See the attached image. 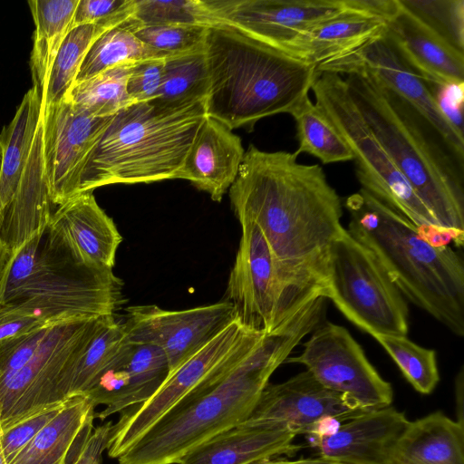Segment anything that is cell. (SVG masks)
Returning <instances> with one entry per match:
<instances>
[{"label":"cell","instance_id":"obj_39","mask_svg":"<svg viewBox=\"0 0 464 464\" xmlns=\"http://www.w3.org/2000/svg\"><path fill=\"white\" fill-rule=\"evenodd\" d=\"M401 3L463 52V0H401Z\"/></svg>","mask_w":464,"mask_h":464},{"label":"cell","instance_id":"obj_12","mask_svg":"<svg viewBox=\"0 0 464 464\" xmlns=\"http://www.w3.org/2000/svg\"><path fill=\"white\" fill-rule=\"evenodd\" d=\"M241 237L226 291L246 329L268 334L301 308L292 305L270 247L256 224L239 222Z\"/></svg>","mask_w":464,"mask_h":464},{"label":"cell","instance_id":"obj_31","mask_svg":"<svg viewBox=\"0 0 464 464\" xmlns=\"http://www.w3.org/2000/svg\"><path fill=\"white\" fill-rule=\"evenodd\" d=\"M127 337L122 323L106 315L71 369L67 399L84 395L117 358Z\"/></svg>","mask_w":464,"mask_h":464},{"label":"cell","instance_id":"obj_45","mask_svg":"<svg viewBox=\"0 0 464 464\" xmlns=\"http://www.w3.org/2000/svg\"><path fill=\"white\" fill-rule=\"evenodd\" d=\"M111 428V421L95 428L82 448L69 458L67 464H93L101 460L103 451L107 449Z\"/></svg>","mask_w":464,"mask_h":464},{"label":"cell","instance_id":"obj_42","mask_svg":"<svg viewBox=\"0 0 464 464\" xmlns=\"http://www.w3.org/2000/svg\"><path fill=\"white\" fill-rule=\"evenodd\" d=\"M166 59H148L136 63L127 82V92L133 102H147L158 98Z\"/></svg>","mask_w":464,"mask_h":464},{"label":"cell","instance_id":"obj_16","mask_svg":"<svg viewBox=\"0 0 464 464\" xmlns=\"http://www.w3.org/2000/svg\"><path fill=\"white\" fill-rule=\"evenodd\" d=\"M218 24L288 54L309 28L344 9L343 0H205Z\"/></svg>","mask_w":464,"mask_h":464},{"label":"cell","instance_id":"obj_43","mask_svg":"<svg viewBox=\"0 0 464 464\" xmlns=\"http://www.w3.org/2000/svg\"><path fill=\"white\" fill-rule=\"evenodd\" d=\"M132 14V0H79L72 28L111 20H128Z\"/></svg>","mask_w":464,"mask_h":464},{"label":"cell","instance_id":"obj_7","mask_svg":"<svg viewBox=\"0 0 464 464\" xmlns=\"http://www.w3.org/2000/svg\"><path fill=\"white\" fill-rule=\"evenodd\" d=\"M44 229L14 252L0 289V307L44 326L115 315L122 304L121 279L113 272L75 263L48 240Z\"/></svg>","mask_w":464,"mask_h":464},{"label":"cell","instance_id":"obj_15","mask_svg":"<svg viewBox=\"0 0 464 464\" xmlns=\"http://www.w3.org/2000/svg\"><path fill=\"white\" fill-rule=\"evenodd\" d=\"M236 319L232 304L225 299L179 311L154 304L130 306L122 324L130 343L152 344L164 352L171 373Z\"/></svg>","mask_w":464,"mask_h":464},{"label":"cell","instance_id":"obj_48","mask_svg":"<svg viewBox=\"0 0 464 464\" xmlns=\"http://www.w3.org/2000/svg\"><path fill=\"white\" fill-rule=\"evenodd\" d=\"M2 432H3V430H2L1 420H0V464H6L4 455H3V450H2Z\"/></svg>","mask_w":464,"mask_h":464},{"label":"cell","instance_id":"obj_4","mask_svg":"<svg viewBox=\"0 0 464 464\" xmlns=\"http://www.w3.org/2000/svg\"><path fill=\"white\" fill-rule=\"evenodd\" d=\"M349 233L380 261L401 295L464 336V264L450 246H434L401 214L366 190L345 199Z\"/></svg>","mask_w":464,"mask_h":464},{"label":"cell","instance_id":"obj_34","mask_svg":"<svg viewBox=\"0 0 464 464\" xmlns=\"http://www.w3.org/2000/svg\"><path fill=\"white\" fill-rule=\"evenodd\" d=\"M155 58L169 57L142 43L124 22L105 31L92 43L74 82L84 81L123 63Z\"/></svg>","mask_w":464,"mask_h":464},{"label":"cell","instance_id":"obj_50","mask_svg":"<svg viewBox=\"0 0 464 464\" xmlns=\"http://www.w3.org/2000/svg\"><path fill=\"white\" fill-rule=\"evenodd\" d=\"M93 464H101V460L95 461Z\"/></svg>","mask_w":464,"mask_h":464},{"label":"cell","instance_id":"obj_8","mask_svg":"<svg viewBox=\"0 0 464 464\" xmlns=\"http://www.w3.org/2000/svg\"><path fill=\"white\" fill-rule=\"evenodd\" d=\"M311 90L315 104L350 148L362 188L409 219L419 232L440 226L362 119L343 77L317 71Z\"/></svg>","mask_w":464,"mask_h":464},{"label":"cell","instance_id":"obj_19","mask_svg":"<svg viewBox=\"0 0 464 464\" xmlns=\"http://www.w3.org/2000/svg\"><path fill=\"white\" fill-rule=\"evenodd\" d=\"M44 232L48 240L75 263L112 272L122 237L92 192L77 195L60 205Z\"/></svg>","mask_w":464,"mask_h":464},{"label":"cell","instance_id":"obj_41","mask_svg":"<svg viewBox=\"0 0 464 464\" xmlns=\"http://www.w3.org/2000/svg\"><path fill=\"white\" fill-rule=\"evenodd\" d=\"M67 400L33 414L3 430L2 450L6 464H9L40 430L59 413Z\"/></svg>","mask_w":464,"mask_h":464},{"label":"cell","instance_id":"obj_40","mask_svg":"<svg viewBox=\"0 0 464 464\" xmlns=\"http://www.w3.org/2000/svg\"><path fill=\"white\" fill-rule=\"evenodd\" d=\"M208 27L195 25H153L133 30L146 45L172 57L204 48Z\"/></svg>","mask_w":464,"mask_h":464},{"label":"cell","instance_id":"obj_23","mask_svg":"<svg viewBox=\"0 0 464 464\" xmlns=\"http://www.w3.org/2000/svg\"><path fill=\"white\" fill-rule=\"evenodd\" d=\"M285 424L246 420L187 453L179 464H249L298 450Z\"/></svg>","mask_w":464,"mask_h":464},{"label":"cell","instance_id":"obj_46","mask_svg":"<svg viewBox=\"0 0 464 464\" xmlns=\"http://www.w3.org/2000/svg\"><path fill=\"white\" fill-rule=\"evenodd\" d=\"M328 461L321 458H307L298 459H286L279 457L259 459L249 464H327Z\"/></svg>","mask_w":464,"mask_h":464},{"label":"cell","instance_id":"obj_3","mask_svg":"<svg viewBox=\"0 0 464 464\" xmlns=\"http://www.w3.org/2000/svg\"><path fill=\"white\" fill-rule=\"evenodd\" d=\"M362 119L445 228L464 232V160L411 104L372 74H343Z\"/></svg>","mask_w":464,"mask_h":464},{"label":"cell","instance_id":"obj_26","mask_svg":"<svg viewBox=\"0 0 464 464\" xmlns=\"http://www.w3.org/2000/svg\"><path fill=\"white\" fill-rule=\"evenodd\" d=\"M389 464H464V425L441 412L410 421Z\"/></svg>","mask_w":464,"mask_h":464},{"label":"cell","instance_id":"obj_29","mask_svg":"<svg viewBox=\"0 0 464 464\" xmlns=\"http://www.w3.org/2000/svg\"><path fill=\"white\" fill-rule=\"evenodd\" d=\"M79 0L28 1L34 22L30 69L33 86L44 92L55 56L72 29Z\"/></svg>","mask_w":464,"mask_h":464},{"label":"cell","instance_id":"obj_37","mask_svg":"<svg viewBox=\"0 0 464 464\" xmlns=\"http://www.w3.org/2000/svg\"><path fill=\"white\" fill-rule=\"evenodd\" d=\"M125 24L134 30L153 25H195L211 27L219 24L205 0H132V14Z\"/></svg>","mask_w":464,"mask_h":464},{"label":"cell","instance_id":"obj_25","mask_svg":"<svg viewBox=\"0 0 464 464\" xmlns=\"http://www.w3.org/2000/svg\"><path fill=\"white\" fill-rule=\"evenodd\" d=\"M44 169L40 120L19 185L0 216V237L13 253L46 227L53 214Z\"/></svg>","mask_w":464,"mask_h":464},{"label":"cell","instance_id":"obj_17","mask_svg":"<svg viewBox=\"0 0 464 464\" xmlns=\"http://www.w3.org/2000/svg\"><path fill=\"white\" fill-rule=\"evenodd\" d=\"M317 71L340 75L362 71L411 104L464 160V135L460 134L439 110L429 83L397 53L383 35L343 56L316 67Z\"/></svg>","mask_w":464,"mask_h":464},{"label":"cell","instance_id":"obj_13","mask_svg":"<svg viewBox=\"0 0 464 464\" xmlns=\"http://www.w3.org/2000/svg\"><path fill=\"white\" fill-rule=\"evenodd\" d=\"M254 332L234 320L182 365L169 374L145 402L130 408L112 424L107 451L117 459L159 418L223 366Z\"/></svg>","mask_w":464,"mask_h":464},{"label":"cell","instance_id":"obj_10","mask_svg":"<svg viewBox=\"0 0 464 464\" xmlns=\"http://www.w3.org/2000/svg\"><path fill=\"white\" fill-rule=\"evenodd\" d=\"M102 317L68 321L50 326L30 359L0 384L3 430L67 400L70 371Z\"/></svg>","mask_w":464,"mask_h":464},{"label":"cell","instance_id":"obj_47","mask_svg":"<svg viewBox=\"0 0 464 464\" xmlns=\"http://www.w3.org/2000/svg\"><path fill=\"white\" fill-rule=\"evenodd\" d=\"M14 253L6 246L0 237V289L5 279Z\"/></svg>","mask_w":464,"mask_h":464},{"label":"cell","instance_id":"obj_21","mask_svg":"<svg viewBox=\"0 0 464 464\" xmlns=\"http://www.w3.org/2000/svg\"><path fill=\"white\" fill-rule=\"evenodd\" d=\"M387 22L384 36L401 59L426 82L464 83V55L401 0Z\"/></svg>","mask_w":464,"mask_h":464},{"label":"cell","instance_id":"obj_1","mask_svg":"<svg viewBox=\"0 0 464 464\" xmlns=\"http://www.w3.org/2000/svg\"><path fill=\"white\" fill-rule=\"evenodd\" d=\"M298 156L250 144L228 189L238 221L262 231L295 308L325 297L329 250L344 229L340 197L324 169Z\"/></svg>","mask_w":464,"mask_h":464},{"label":"cell","instance_id":"obj_33","mask_svg":"<svg viewBox=\"0 0 464 464\" xmlns=\"http://www.w3.org/2000/svg\"><path fill=\"white\" fill-rule=\"evenodd\" d=\"M135 63H123L74 82L64 100L93 117L114 116L133 104L127 92V82Z\"/></svg>","mask_w":464,"mask_h":464},{"label":"cell","instance_id":"obj_44","mask_svg":"<svg viewBox=\"0 0 464 464\" xmlns=\"http://www.w3.org/2000/svg\"><path fill=\"white\" fill-rule=\"evenodd\" d=\"M440 112L450 123L463 134L464 83L437 85L428 82Z\"/></svg>","mask_w":464,"mask_h":464},{"label":"cell","instance_id":"obj_6","mask_svg":"<svg viewBox=\"0 0 464 464\" xmlns=\"http://www.w3.org/2000/svg\"><path fill=\"white\" fill-rule=\"evenodd\" d=\"M206 118V101L180 106L151 101L122 109L92 150L80 194L111 184L177 179Z\"/></svg>","mask_w":464,"mask_h":464},{"label":"cell","instance_id":"obj_27","mask_svg":"<svg viewBox=\"0 0 464 464\" xmlns=\"http://www.w3.org/2000/svg\"><path fill=\"white\" fill-rule=\"evenodd\" d=\"M94 409L86 395L68 398L59 413L9 464H66L75 443L93 422Z\"/></svg>","mask_w":464,"mask_h":464},{"label":"cell","instance_id":"obj_24","mask_svg":"<svg viewBox=\"0 0 464 464\" xmlns=\"http://www.w3.org/2000/svg\"><path fill=\"white\" fill-rule=\"evenodd\" d=\"M387 24L382 19L344 5L342 12L319 22L303 34L288 54L316 68L383 36Z\"/></svg>","mask_w":464,"mask_h":464},{"label":"cell","instance_id":"obj_32","mask_svg":"<svg viewBox=\"0 0 464 464\" xmlns=\"http://www.w3.org/2000/svg\"><path fill=\"white\" fill-rule=\"evenodd\" d=\"M127 20H111L72 28L63 40L53 61L48 82L42 93V108L63 101L75 82L82 63L92 43L105 31Z\"/></svg>","mask_w":464,"mask_h":464},{"label":"cell","instance_id":"obj_9","mask_svg":"<svg viewBox=\"0 0 464 464\" xmlns=\"http://www.w3.org/2000/svg\"><path fill=\"white\" fill-rule=\"evenodd\" d=\"M325 298L371 334L407 336L409 309L375 255L344 228L332 244Z\"/></svg>","mask_w":464,"mask_h":464},{"label":"cell","instance_id":"obj_18","mask_svg":"<svg viewBox=\"0 0 464 464\" xmlns=\"http://www.w3.org/2000/svg\"><path fill=\"white\" fill-rule=\"evenodd\" d=\"M344 395L331 391L308 372L276 384H267L247 420L285 424L296 435L324 432L358 414Z\"/></svg>","mask_w":464,"mask_h":464},{"label":"cell","instance_id":"obj_38","mask_svg":"<svg viewBox=\"0 0 464 464\" xmlns=\"http://www.w3.org/2000/svg\"><path fill=\"white\" fill-rule=\"evenodd\" d=\"M397 364L406 380L420 393L430 394L440 382L436 352L411 342L407 336H372Z\"/></svg>","mask_w":464,"mask_h":464},{"label":"cell","instance_id":"obj_28","mask_svg":"<svg viewBox=\"0 0 464 464\" xmlns=\"http://www.w3.org/2000/svg\"><path fill=\"white\" fill-rule=\"evenodd\" d=\"M41 102L40 91L33 86L24 95L13 120L0 134L4 150L0 171V216L16 191L27 163L41 120Z\"/></svg>","mask_w":464,"mask_h":464},{"label":"cell","instance_id":"obj_14","mask_svg":"<svg viewBox=\"0 0 464 464\" xmlns=\"http://www.w3.org/2000/svg\"><path fill=\"white\" fill-rule=\"evenodd\" d=\"M43 160L52 204L80 195L88 159L112 117H93L66 100L41 109Z\"/></svg>","mask_w":464,"mask_h":464},{"label":"cell","instance_id":"obj_20","mask_svg":"<svg viewBox=\"0 0 464 464\" xmlns=\"http://www.w3.org/2000/svg\"><path fill=\"white\" fill-rule=\"evenodd\" d=\"M410 420L387 406L368 411L310 436L320 457L336 464H389L392 451Z\"/></svg>","mask_w":464,"mask_h":464},{"label":"cell","instance_id":"obj_30","mask_svg":"<svg viewBox=\"0 0 464 464\" xmlns=\"http://www.w3.org/2000/svg\"><path fill=\"white\" fill-rule=\"evenodd\" d=\"M128 383L117 399L98 413L94 419L108 417L138 406L149 400L169 374L164 352L152 344L131 343L127 355Z\"/></svg>","mask_w":464,"mask_h":464},{"label":"cell","instance_id":"obj_22","mask_svg":"<svg viewBox=\"0 0 464 464\" xmlns=\"http://www.w3.org/2000/svg\"><path fill=\"white\" fill-rule=\"evenodd\" d=\"M244 155L240 137L224 123L207 116L177 179L188 180L219 202L234 183Z\"/></svg>","mask_w":464,"mask_h":464},{"label":"cell","instance_id":"obj_2","mask_svg":"<svg viewBox=\"0 0 464 464\" xmlns=\"http://www.w3.org/2000/svg\"><path fill=\"white\" fill-rule=\"evenodd\" d=\"M324 313L312 301L268 334L252 332L218 370L147 429L121 456L119 464H179L197 446L252 414L273 372Z\"/></svg>","mask_w":464,"mask_h":464},{"label":"cell","instance_id":"obj_11","mask_svg":"<svg viewBox=\"0 0 464 464\" xmlns=\"http://www.w3.org/2000/svg\"><path fill=\"white\" fill-rule=\"evenodd\" d=\"M285 362L304 365L323 386L344 395L363 411L392 402L391 383L379 374L343 326L330 322L319 324L302 353Z\"/></svg>","mask_w":464,"mask_h":464},{"label":"cell","instance_id":"obj_36","mask_svg":"<svg viewBox=\"0 0 464 464\" xmlns=\"http://www.w3.org/2000/svg\"><path fill=\"white\" fill-rule=\"evenodd\" d=\"M209 78L204 48L165 60L160 93L154 102L180 106L206 101Z\"/></svg>","mask_w":464,"mask_h":464},{"label":"cell","instance_id":"obj_49","mask_svg":"<svg viewBox=\"0 0 464 464\" xmlns=\"http://www.w3.org/2000/svg\"><path fill=\"white\" fill-rule=\"evenodd\" d=\"M3 152H4L3 145L0 141V171H1V166H2V160H3Z\"/></svg>","mask_w":464,"mask_h":464},{"label":"cell","instance_id":"obj_5","mask_svg":"<svg viewBox=\"0 0 464 464\" xmlns=\"http://www.w3.org/2000/svg\"><path fill=\"white\" fill-rule=\"evenodd\" d=\"M207 116L230 130L291 111L308 96L317 70L225 24L208 28Z\"/></svg>","mask_w":464,"mask_h":464},{"label":"cell","instance_id":"obj_35","mask_svg":"<svg viewBox=\"0 0 464 464\" xmlns=\"http://www.w3.org/2000/svg\"><path fill=\"white\" fill-rule=\"evenodd\" d=\"M290 114L296 125L298 155H313L324 164L353 160L350 148L309 95Z\"/></svg>","mask_w":464,"mask_h":464},{"label":"cell","instance_id":"obj_51","mask_svg":"<svg viewBox=\"0 0 464 464\" xmlns=\"http://www.w3.org/2000/svg\"><path fill=\"white\" fill-rule=\"evenodd\" d=\"M327 464H336V463H327Z\"/></svg>","mask_w":464,"mask_h":464}]
</instances>
